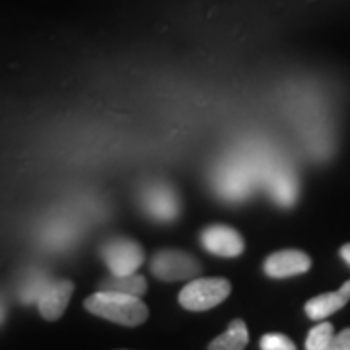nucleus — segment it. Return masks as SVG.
I'll use <instances>...</instances> for the list:
<instances>
[{
  "mask_svg": "<svg viewBox=\"0 0 350 350\" xmlns=\"http://www.w3.org/2000/svg\"><path fill=\"white\" fill-rule=\"evenodd\" d=\"M84 308L92 315H98L123 327H138L148 319L146 304L137 296H129L121 292L98 290L96 294L88 296Z\"/></svg>",
  "mask_w": 350,
  "mask_h": 350,
  "instance_id": "nucleus-1",
  "label": "nucleus"
},
{
  "mask_svg": "<svg viewBox=\"0 0 350 350\" xmlns=\"http://www.w3.org/2000/svg\"><path fill=\"white\" fill-rule=\"evenodd\" d=\"M101 259L111 275H133L144 262V250L133 239L113 238L101 245Z\"/></svg>",
  "mask_w": 350,
  "mask_h": 350,
  "instance_id": "nucleus-4",
  "label": "nucleus"
},
{
  "mask_svg": "<svg viewBox=\"0 0 350 350\" xmlns=\"http://www.w3.org/2000/svg\"><path fill=\"white\" fill-rule=\"evenodd\" d=\"M72 292H75V284L66 278L45 282L36 298L41 317H45L47 321H57L59 317H63Z\"/></svg>",
  "mask_w": 350,
  "mask_h": 350,
  "instance_id": "nucleus-7",
  "label": "nucleus"
},
{
  "mask_svg": "<svg viewBox=\"0 0 350 350\" xmlns=\"http://www.w3.org/2000/svg\"><path fill=\"white\" fill-rule=\"evenodd\" d=\"M335 337V331L333 325L325 321V323H319L317 327H313L312 331L308 333L306 337V349L308 350H331V342Z\"/></svg>",
  "mask_w": 350,
  "mask_h": 350,
  "instance_id": "nucleus-12",
  "label": "nucleus"
},
{
  "mask_svg": "<svg viewBox=\"0 0 350 350\" xmlns=\"http://www.w3.org/2000/svg\"><path fill=\"white\" fill-rule=\"evenodd\" d=\"M259 347H261L262 350H294L296 349V345H294L286 335H282V333H269V335H265V337H261Z\"/></svg>",
  "mask_w": 350,
  "mask_h": 350,
  "instance_id": "nucleus-13",
  "label": "nucleus"
},
{
  "mask_svg": "<svg viewBox=\"0 0 350 350\" xmlns=\"http://www.w3.org/2000/svg\"><path fill=\"white\" fill-rule=\"evenodd\" d=\"M331 350H350V327L333 337Z\"/></svg>",
  "mask_w": 350,
  "mask_h": 350,
  "instance_id": "nucleus-14",
  "label": "nucleus"
},
{
  "mask_svg": "<svg viewBox=\"0 0 350 350\" xmlns=\"http://www.w3.org/2000/svg\"><path fill=\"white\" fill-rule=\"evenodd\" d=\"M350 301V280H347L342 286L335 290V292H327V294H319L312 300L306 301L304 310L306 315L313 319V321H325L329 315L337 313L340 308H345Z\"/></svg>",
  "mask_w": 350,
  "mask_h": 350,
  "instance_id": "nucleus-9",
  "label": "nucleus"
},
{
  "mask_svg": "<svg viewBox=\"0 0 350 350\" xmlns=\"http://www.w3.org/2000/svg\"><path fill=\"white\" fill-rule=\"evenodd\" d=\"M150 271L163 282H181L200 275V262L181 250H160L152 257Z\"/></svg>",
  "mask_w": 350,
  "mask_h": 350,
  "instance_id": "nucleus-3",
  "label": "nucleus"
},
{
  "mask_svg": "<svg viewBox=\"0 0 350 350\" xmlns=\"http://www.w3.org/2000/svg\"><path fill=\"white\" fill-rule=\"evenodd\" d=\"M250 342V331L243 319H234L226 333H222L220 337H216L214 340L208 342L211 350H241L247 347Z\"/></svg>",
  "mask_w": 350,
  "mask_h": 350,
  "instance_id": "nucleus-11",
  "label": "nucleus"
},
{
  "mask_svg": "<svg viewBox=\"0 0 350 350\" xmlns=\"http://www.w3.org/2000/svg\"><path fill=\"white\" fill-rule=\"evenodd\" d=\"M232 284L226 278H193L179 292V304L187 312H208L230 296Z\"/></svg>",
  "mask_w": 350,
  "mask_h": 350,
  "instance_id": "nucleus-2",
  "label": "nucleus"
},
{
  "mask_svg": "<svg viewBox=\"0 0 350 350\" xmlns=\"http://www.w3.org/2000/svg\"><path fill=\"white\" fill-rule=\"evenodd\" d=\"M199 241L208 253L218 255V257H238L245 250L243 238L239 236L238 230L222 224L204 228L200 232Z\"/></svg>",
  "mask_w": 350,
  "mask_h": 350,
  "instance_id": "nucleus-5",
  "label": "nucleus"
},
{
  "mask_svg": "<svg viewBox=\"0 0 350 350\" xmlns=\"http://www.w3.org/2000/svg\"><path fill=\"white\" fill-rule=\"evenodd\" d=\"M100 290H107V292H121V294H129V296H144L148 284L146 278L138 273L133 275H111L107 276L105 280L100 282Z\"/></svg>",
  "mask_w": 350,
  "mask_h": 350,
  "instance_id": "nucleus-10",
  "label": "nucleus"
},
{
  "mask_svg": "<svg viewBox=\"0 0 350 350\" xmlns=\"http://www.w3.org/2000/svg\"><path fill=\"white\" fill-rule=\"evenodd\" d=\"M262 269L271 278H290L308 273L312 269V257L300 250H280L265 259Z\"/></svg>",
  "mask_w": 350,
  "mask_h": 350,
  "instance_id": "nucleus-6",
  "label": "nucleus"
},
{
  "mask_svg": "<svg viewBox=\"0 0 350 350\" xmlns=\"http://www.w3.org/2000/svg\"><path fill=\"white\" fill-rule=\"evenodd\" d=\"M142 202L150 216H154L156 220H162V222L175 220V216L179 214V199H177L174 189L167 185L156 183L150 189H146Z\"/></svg>",
  "mask_w": 350,
  "mask_h": 350,
  "instance_id": "nucleus-8",
  "label": "nucleus"
},
{
  "mask_svg": "<svg viewBox=\"0 0 350 350\" xmlns=\"http://www.w3.org/2000/svg\"><path fill=\"white\" fill-rule=\"evenodd\" d=\"M338 255H340V259L350 267V243H345V245L338 250Z\"/></svg>",
  "mask_w": 350,
  "mask_h": 350,
  "instance_id": "nucleus-15",
  "label": "nucleus"
}]
</instances>
